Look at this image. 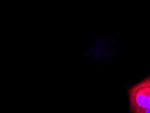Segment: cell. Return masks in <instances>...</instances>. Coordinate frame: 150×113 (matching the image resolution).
<instances>
[{"mask_svg": "<svg viewBox=\"0 0 150 113\" xmlns=\"http://www.w3.org/2000/svg\"><path fill=\"white\" fill-rule=\"evenodd\" d=\"M131 113H139L150 107V75L128 89Z\"/></svg>", "mask_w": 150, "mask_h": 113, "instance_id": "obj_1", "label": "cell"}, {"mask_svg": "<svg viewBox=\"0 0 150 113\" xmlns=\"http://www.w3.org/2000/svg\"><path fill=\"white\" fill-rule=\"evenodd\" d=\"M139 113H150V107L145 108V109L142 110V111L139 112Z\"/></svg>", "mask_w": 150, "mask_h": 113, "instance_id": "obj_2", "label": "cell"}]
</instances>
